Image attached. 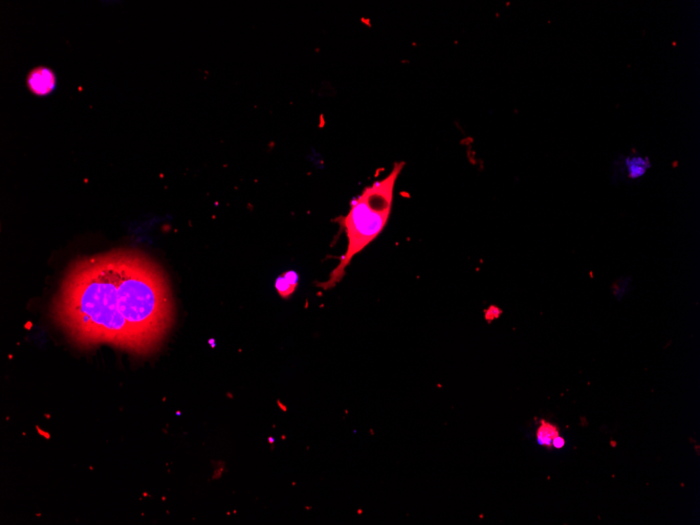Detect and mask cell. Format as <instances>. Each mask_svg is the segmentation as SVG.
Wrapping results in <instances>:
<instances>
[{"label":"cell","mask_w":700,"mask_h":525,"mask_svg":"<svg viewBox=\"0 0 700 525\" xmlns=\"http://www.w3.org/2000/svg\"><path fill=\"white\" fill-rule=\"evenodd\" d=\"M53 316L77 345L107 343L146 354L170 331L175 303L158 264L142 254L115 251L70 266Z\"/></svg>","instance_id":"6da1fadb"},{"label":"cell","mask_w":700,"mask_h":525,"mask_svg":"<svg viewBox=\"0 0 700 525\" xmlns=\"http://www.w3.org/2000/svg\"><path fill=\"white\" fill-rule=\"evenodd\" d=\"M404 167L405 163H395L387 176L366 187L351 202L349 213L339 218L338 223L346 234V252L330 273L328 280L318 284L320 288L323 290L335 288L344 278L354 256L381 235L392 214L395 185Z\"/></svg>","instance_id":"7a4b0ae2"},{"label":"cell","mask_w":700,"mask_h":525,"mask_svg":"<svg viewBox=\"0 0 700 525\" xmlns=\"http://www.w3.org/2000/svg\"><path fill=\"white\" fill-rule=\"evenodd\" d=\"M27 87L32 94L36 96L44 97L51 94L55 89L57 79L55 73L49 68H34L27 76Z\"/></svg>","instance_id":"3957f363"},{"label":"cell","mask_w":700,"mask_h":525,"mask_svg":"<svg viewBox=\"0 0 700 525\" xmlns=\"http://www.w3.org/2000/svg\"><path fill=\"white\" fill-rule=\"evenodd\" d=\"M623 173L627 180H637L643 178L652 167L649 158L643 154H630L620 162Z\"/></svg>","instance_id":"277c9868"},{"label":"cell","mask_w":700,"mask_h":525,"mask_svg":"<svg viewBox=\"0 0 700 525\" xmlns=\"http://www.w3.org/2000/svg\"><path fill=\"white\" fill-rule=\"evenodd\" d=\"M558 436H559V429L555 425L549 423V421H542L538 430H537V442L542 447L551 449L553 447L551 444H553L554 438H557Z\"/></svg>","instance_id":"5b68a950"},{"label":"cell","mask_w":700,"mask_h":525,"mask_svg":"<svg viewBox=\"0 0 700 525\" xmlns=\"http://www.w3.org/2000/svg\"><path fill=\"white\" fill-rule=\"evenodd\" d=\"M298 280H299V277H298V275L295 272H293V271L287 272V274L277 279V290H278L281 296L287 298V297L291 296L294 290L297 288Z\"/></svg>","instance_id":"8992f818"},{"label":"cell","mask_w":700,"mask_h":525,"mask_svg":"<svg viewBox=\"0 0 700 525\" xmlns=\"http://www.w3.org/2000/svg\"><path fill=\"white\" fill-rule=\"evenodd\" d=\"M551 445H553L555 449H562L565 445V440L562 436H558L557 438H554L553 444Z\"/></svg>","instance_id":"52a82bcc"}]
</instances>
